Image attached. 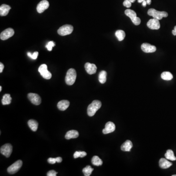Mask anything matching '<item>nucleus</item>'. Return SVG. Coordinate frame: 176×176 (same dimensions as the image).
Here are the masks:
<instances>
[{
  "label": "nucleus",
  "instance_id": "nucleus-1",
  "mask_svg": "<svg viewBox=\"0 0 176 176\" xmlns=\"http://www.w3.org/2000/svg\"><path fill=\"white\" fill-rule=\"evenodd\" d=\"M101 102L99 100H94L89 104L87 109V113L89 116H92L101 107Z\"/></svg>",
  "mask_w": 176,
  "mask_h": 176
},
{
  "label": "nucleus",
  "instance_id": "nucleus-2",
  "mask_svg": "<svg viewBox=\"0 0 176 176\" xmlns=\"http://www.w3.org/2000/svg\"><path fill=\"white\" fill-rule=\"evenodd\" d=\"M76 71L74 69H70L67 72L65 78L66 83L68 85H72L76 78Z\"/></svg>",
  "mask_w": 176,
  "mask_h": 176
},
{
  "label": "nucleus",
  "instance_id": "nucleus-3",
  "mask_svg": "<svg viewBox=\"0 0 176 176\" xmlns=\"http://www.w3.org/2000/svg\"><path fill=\"white\" fill-rule=\"evenodd\" d=\"M148 14L149 16H151L156 19L160 20L163 19V17H167L168 14L166 11H157L154 8H150L148 10Z\"/></svg>",
  "mask_w": 176,
  "mask_h": 176
},
{
  "label": "nucleus",
  "instance_id": "nucleus-4",
  "mask_svg": "<svg viewBox=\"0 0 176 176\" xmlns=\"http://www.w3.org/2000/svg\"><path fill=\"white\" fill-rule=\"evenodd\" d=\"M73 31V27L70 25H65L60 27L58 30L57 32L61 36H66L70 34Z\"/></svg>",
  "mask_w": 176,
  "mask_h": 176
},
{
  "label": "nucleus",
  "instance_id": "nucleus-5",
  "mask_svg": "<svg viewBox=\"0 0 176 176\" xmlns=\"http://www.w3.org/2000/svg\"><path fill=\"white\" fill-rule=\"evenodd\" d=\"M40 75L45 79H50L51 78V73L48 70V67L45 64H42L38 69Z\"/></svg>",
  "mask_w": 176,
  "mask_h": 176
},
{
  "label": "nucleus",
  "instance_id": "nucleus-6",
  "mask_svg": "<svg viewBox=\"0 0 176 176\" xmlns=\"http://www.w3.org/2000/svg\"><path fill=\"white\" fill-rule=\"evenodd\" d=\"M23 165V162L21 160H18L14 163L7 168V172L10 174H14L19 171Z\"/></svg>",
  "mask_w": 176,
  "mask_h": 176
},
{
  "label": "nucleus",
  "instance_id": "nucleus-7",
  "mask_svg": "<svg viewBox=\"0 0 176 176\" xmlns=\"http://www.w3.org/2000/svg\"><path fill=\"white\" fill-rule=\"evenodd\" d=\"M0 152L2 155L7 157L10 156L12 152V146L10 143H7L1 147Z\"/></svg>",
  "mask_w": 176,
  "mask_h": 176
},
{
  "label": "nucleus",
  "instance_id": "nucleus-8",
  "mask_svg": "<svg viewBox=\"0 0 176 176\" xmlns=\"http://www.w3.org/2000/svg\"><path fill=\"white\" fill-rule=\"evenodd\" d=\"M147 25L149 28L153 30L159 29L160 27V23L159 20L156 18L149 20V21L147 23Z\"/></svg>",
  "mask_w": 176,
  "mask_h": 176
},
{
  "label": "nucleus",
  "instance_id": "nucleus-9",
  "mask_svg": "<svg viewBox=\"0 0 176 176\" xmlns=\"http://www.w3.org/2000/svg\"><path fill=\"white\" fill-rule=\"evenodd\" d=\"M14 34V31L11 28H7L0 35V38L2 40H5L11 37Z\"/></svg>",
  "mask_w": 176,
  "mask_h": 176
},
{
  "label": "nucleus",
  "instance_id": "nucleus-10",
  "mask_svg": "<svg viewBox=\"0 0 176 176\" xmlns=\"http://www.w3.org/2000/svg\"><path fill=\"white\" fill-rule=\"evenodd\" d=\"M28 98L32 104L35 105H39L41 103V98L39 95L36 93H28Z\"/></svg>",
  "mask_w": 176,
  "mask_h": 176
},
{
  "label": "nucleus",
  "instance_id": "nucleus-11",
  "mask_svg": "<svg viewBox=\"0 0 176 176\" xmlns=\"http://www.w3.org/2000/svg\"><path fill=\"white\" fill-rule=\"evenodd\" d=\"M141 48L145 53H153L156 51V47L148 43H143L141 45Z\"/></svg>",
  "mask_w": 176,
  "mask_h": 176
},
{
  "label": "nucleus",
  "instance_id": "nucleus-12",
  "mask_svg": "<svg viewBox=\"0 0 176 176\" xmlns=\"http://www.w3.org/2000/svg\"><path fill=\"white\" fill-rule=\"evenodd\" d=\"M48 1L47 0H43L40 1L37 6V11L39 13H43L44 11L47 10L49 7Z\"/></svg>",
  "mask_w": 176,
  "mask_h": 176
},
{
  "label": "nucleus",
  "instance_id": "nucleus-13",
  "mask_svg": "<svg viewBox=\"0 0 176 176\" xmlns=\"http://www.w3.org/2000/svg\"><path fill=\"white\" fill-rule=\"evenodd\" d=\"M116 129V126L115 124L112 122H108L106 124L105 127L103 130V133L104 134H108V133H112L115 131Z\"/></svg>",
  "mask_w": 176,
  "mask_h": 176
},
{
  "label": "nucleus",
  "instance_id": "nucleus-14",
  "mask_svg": "<svg viewBox=\"0 0 176 176\" xmlns=\"http://www.w3.org/2000/svg\"><path fill=\"white\" fill-rule=\"evenodd\" d=\"M85 68L87 73L89 75H93L96 72L97 67L94 64L86 63L85 65Z\"/></svg>",
  "mask_w": 176,
  "mask_h": 176
},
{
  "label": "nucleus",
  "instance_id": "nucleus-15",
  "mask_svg": "<svg viewBox=\"0 0 176 176\" xmlns=\"http://www.w3.org/2000/svg\"><path fill=\"white\" fill-rule=\"evenodd\" d=\"M69 102L68 100H63L59 102L57 104V107L60 111H65L69 107Z\"/></svg>",
  "mask_w": 176,
  "mask_h": 176
},
{
  "label": "nucleus",
  "instance_id": "nucleus-16",
  "mask_svg": "<svg viewBox=\"0 0 176 176\" xmlns=\"http://www.w3.org/2000/svg\"><path fill=\"white\" fill-rule=\"evenodd\" d=\"M172 163L167 160V159L161 158L159 161V166L163 169H167L172 166Z\"/></svg>",
  "mask_w": 176,
  "mask_h": 176
},
{
  "label": "nucleus",
  "instance_id": "nucleus-17",
  "mask_svg": "<svg viewBox=\"0 0 176 176\" xmlns=\"http://www.w3.org/2000/svg\"><path fill=\"white\" fill-rule=\"evenodd\" d=\"M11 7L7 4H3L0 7V15L1 16H7L8 14Z\"/></svg>",
  "mask_w": 176,
  "mask_h": 176
},
{
  "label": "nucleus",
  "instance_id": "nucleus-18",
  "mask_svg": "<svg viewBox=\"0 0 176 176\" xmlns=\"http://www.w3.org/2000/svg\"><path fill=\"white\" fill-rule=\"evenodd\" d=\"M79 133L76 130H70L67 132L65 135L66 139H76L78 137Z\"/></svg>",
  "mask_w": 176,
  "mask_h": 176
},
{
  "label": "nucleus",
  "instance_id": "nucleus-19",
  "mask_svg": "<svg viewBox=\"0 0 176 176\" xmlns=\"http://www.w3.org/2000/svg\"><path fill=\"white\" fill-rule=\"evenodd\" d=\"M133 147V144L131 141L127 140L122 144L121 149L123 151H130Z\"/></svg>",
  "mask_w": 176,
  "mask_h": 176
},
{
  "label": "nucleus",
  "instance_id": "nucleus-20",
  "mask_svg": "<svg viewBox=\"0 0 176 176\" xmlns=\"http://www.w3.org/2000/svg\"><path fill=\"white\" fill-rule=\"evenodd\" d=\"M28 125L29 128L34 132L37 131L38 127V123L34 119H31L28 122Z\"/></svg>",
  "mask_w": 176,
  "mask_h": 176
},
{
  "label": "nucleus",
  "instance_id": "nucleus-21",
  "mask_svg": "<svg viewBox=\"0 0 176 176\" xmlns=\"http://www.w3.org/2000/svg\"><path fill=\"white\" fill-rule=\"evenodd\" d=\"M99 81L100 83L104 84L107 80V72L105 71H102L99 74Z\"/></svg>",
  "mask_w": 176,
  "mask_h": 176
},
{
  "label": "nucleus",
  "instance_id": "nucleus-22",
  "mask_svg": "<svg viewBox=\"0 0 176 176\" xmlns=\"http://www.w3.org/2000/svg\"><path fill=\"white\" fill-rule=\"evenodd\" d=\"M12 98H11L10 95V94H5L3 96V98L1 100V103L4 105H8L11 102Z\"/></svg>",
  "mask_w": 176,
  "mask_h": 176
},
{
  "label": "nucleus",
  "instance_id": "nucleus-23",
  "mask_svg": "<svg viewBox=\"0 0 176 176\" xmlns=\"http://www.w3.org/2000/svg\"><path fill=\"white\" fill-rule=\"evenodd\" d=\"M115 35L119 41H122L125 37V33L122 30H117L115 33Z\"/></svg>",
  "mask_w": 176,
  "mask_h": 176
},
{
  "label": "nucleus",
  "instance_id": "nucleus-24",
  "mask_svg": "<svg viewBox=\"0 0 176 176\" xmlns=\"http://www.w3.org/2000/svg\"><path fill=\"white\" fill-rule=\"evenodd\" d=\"M165 157L166 159L169 160H172V161L176 160V157L175 156L173 151H172V150H168L165 154Z\"/></svg>",
  "mask_w": 176,
  "mask_h": 176
},
{
  "label": "nucleus",
  "instance_id": "nucleus-25",
  "mask_svg": "<svg viewBox=\"0 0 176 176\" xmlns=\"http://www.w3.org/2000/svg\"><path fill=\"white\" fill-rule=\"evenodd\" d=\"M92 163L93 165L97 166H102L103 164L102 160L97 156H95L92 157Z\"/></svg>",
  "mask_w": 176,
  "mask_h": 176
},
{
  "label": "nucleus",
  "instance_id": "nucleus-26",
  "mask_svg": "<svg viewBox=\"0 0 176 176\" xmlns=\"http://www.w3.org/2000/svg\"><path fill=\"white\" fill-rule=\"evenodd\" d=\"M161 78L164 80H172L173 76L171 72H164L161 73Z\"/></svg>",
  "mask_w": 176,
  "mask_h": 176
},
{
  "label": "nucleus",
  "instance_id": "nucleus-27",
  "mask_svg": "<svg viewBox=\"0 0 176 176\" xmlns=\"http://www.w3.org/2000/svg\"><path fill=\"white\" fill-rule=\"evenodd\" d=\"M125 14L126 16H128L132 20L133 18L137 17L136 16V13L135 11L133 10H130V9H127L125 11Z\"/></svg>",
  "mask_w": 176,
  "mask_h": 176
},
{
  "label": "nucleus",
  "instance_id": "nucleus-28",
  "mask_svg": "<svg viewBox=\"0 0 176 176\" xmlns=\"http://www.w3.org/2000/svg\"><path fill=\"white\" fill-rule=\"evenodd\" d=\"M93 168L91 167V166H88L83 168V173H84V176H89L93 171Z\"/></svg>",
  "mask_w": 176,
  "mask_h": 176
},
{
  "label": "nucleus",
  "instance_id": "nucleus-29",
  "mask_svg": "<svg viewBox=\"0 0 176 176\" xmlns=\"http://www.w3.org/2000/svg\"><path fill=\"white\" fill-rule=\"evenodd\" d=\"M62 161V159L61 157H57L56 158L50 157L48 160V163L51 164H54L56 163H61Z\"/></svg>",
  "mask_w": 176,
  "mask_h": 176
},
{
  "label": "nucleus",
  "instance_id": "nucleus-30",
  "mask_svg": "<svg viewBox=\"0 0 176 176\" xmlns=\"http://www.w3.org/2000/svg\"><path fill=\"white\" fill-rule=\"evenodd\" d=\"M87 155L86 152H84V151H76L75 152L74 155H73V157L75 159H77L78 157H85Z\"/></svg>",
  "mask_w": 176,
  "mask_h": 176
},
{
  "label": "nucleus",
  "instance_id": "nucleus-31",
  "mask_svg": "<svg viewBox=\"0 0 176 176\" xmlns=\"http://www.w3.org/2000/svg\"><path fill=\"white\" fill-rule=\"evenodd\" d=\"M28 57H31V58L34 60H35L37 58L38 55V52L37 51H35L34 52V54H31V52H28Z\"/></svg>",
  "mask_w": 176,
  "mask_h": 176
},
{
  "label": "nucleus",
  "instance_id": "nucleus-32",
  "mask_svg": "<svg viewBox=\"0 0 176 176\" xmlns=\"http://www.w3.org/2000/svg\"><path fill=\"white\" fill-rule=\"evenodd\" d=\"M55 44L53 41H50L48 43L47 45H45V47L47 48V49L48 51H52V47H54Z\"/></svg>",
  "mask_w": 176,
  "mask_h": 176
},
{
  "label": "nucleus",
  "instance_id": "nucleus-33",
  "mask_svg": "<svg viewBox=\"0 0 176 176\" xmlns=\"http://www.w3.org/2000/svg\"><path fill=\"white\" fill-rule=\"evenodd\" d=\"M131 21H132V22H133V24L136 25H140V23H141V20H140V18L137 17H135V18H133V19H132Z\"/></svg>",
  "mask_w": 176,
  "mask_h": 176
},
{
  "label": "nucleus",
  "instance_id": "nucleus-34",
  "mask_svg": "<svg viewBox=\"0 0 176 176\" xmlns=\"http://www.w3.org/2000/svg\"><path fill=\"white\" fill-rule=\"evenodd\" d=\"M123 4L124 7H126L127 8H129L132 5V3L129 0H125Z\"/></svg>",
  "mask_w": 176,
  "mask_h": 176
},
{
  "label": "nucleus",
  "instance_id": "nucleus-35",
  "mask_svg": "<svg viewBox=\"0 0 176 176\" xmlns=\"http://www.w3.org/2000/svg\"><path fill=\"white\" fill-rule=\"evenodd\" d=\"M57 174V172H55L54 170H50L47 173L48 176H56Z\"/></svg>",
  "mask_w": 176,
  "mask_h": 176
},
{
  "label": "nucleus",
  "instance_id": "nucleus-36",
  "mask_svg": "<svg viewBox=\"0 0 176 176\" xmlns=\"http://www.w3.org/2000/svg\"><path fill=\"white\" fill-rule=\"evenodd\" d=\"M4 69V65L3 63H0V72L1 73L3 72V69Z\"/></svg>",
  "mask_w": 176,
  "mask_h": 176
},
{
  "label": "nucleus",
  "instance_id": "nucleus-37",
  "mask_svg": "<svg viewBox=\"0 0 176 176\" xmlns=\"http://www.w3.org/2000/svg\"><path fill=\"white\" fill-rule=\"evenodd\" d=\"M172 34L174 35H175L176 36V25L174 27V28L173 30L172 31Z\"/></svg>",
  "mask_w": 176,
  "mask_h": 176
},
{
  "label": "nucleus",
  "instance_id": "nucleus-38",
  "mask_svg": "<svg viewBox=\"0 0 176 176\" xmlns=\"http://www.w3.org/2000/svg\"><path fill=\"white\" fill-rule=\"evenodd\" d=\"M142 3V5L143 7H146V6L147 5L146 0H145V1H143Z\"/></svg>",
  "mask_w": 176,
  "mask_h": 176
},
{
  "label": "nucleus",
  "instance_id": "nucleus-39",
  "mask_svg": "<svg viewBox=\"0 0 176 176\" xmlns=\"http://www.w3.org/2000/svg\"><path fill=\"white\" fill-rule=\"evenodd\" d=\"M147 1V4H151V0H146Z\"/></svg>",
  "mask_w": 176,
  "mask_h": 176
},
{
  "label": "nucleus",
  "instance_id": "nucleus-40",
  "mask_svg": "<svg viewBox=\"0 0 176 176\" xmlns=\"http://www.w3.org/2000/svg\"><path fill=\"white\" fill-rule=\"evenodd\" d=\"M145 1V0H137V1H138V3H142L143 1Z\"/></svg>",
  "mask_w": 176,
  "mask_h": 176
},
{
  "label": "nucleus",
  "instance_id": "nucleus-41",
  "mask_svg": "<svg viewBox=\"0 0 176 176\" xmlns=\"http://www.w3.org/2000/svg\"><path fill=\"white\" fill-rule=\"evenodd\" d=\"M130 1H131V3H133L136 1V0H129Z\"/></svg>",
  "mask_w": 176,
  "mask_h": 176
},
{
  "label": "nucleus",
  "instance_id": "nucleus-42",
  "mask_svg": "<svg viewBox=\"0 0 176 176\" xmlns=\"http://www.w3.org/2000/svg\"><path fill=\"white\" fill-rule=\"evenodd\" d=\"M1 89H2V87L1 86H0V92H1Z\"/></svg>",
  "mask_w": 176,
  "mask_h": 176
},
{
  "label": "nucleus",
  "instance_id": "nucleus-43",
  "mask_svg": "<svg viewBox=\"0 0 176 176\" xmlns=\"http://www.w3.org/2000/svg\"><path fill=\"white\" fill-rule=\"evenodd\" d=\"M172 176H176V175H172Z\"/></svg>",
  "mask_w": 176,
  "mask_h": 176
}]
</instances>
